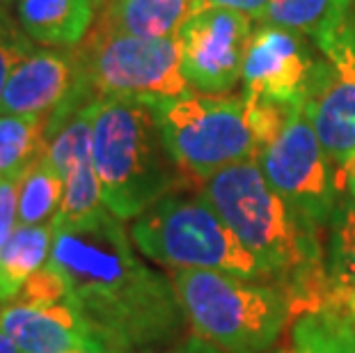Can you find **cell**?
Wrapping results in <instances>:
<instances>
[{"label":"cell","mask_w":355,"mask_h":353,"mask_svg":"<svg viewBox=\"0 0 355 353\" xmlns=\"http://www.w3.org/2000/svg\"><path fill=\"white\" fill-rule=\"evenodd\" d=\"M49 264L64 277L94 340L128 353H147L181 333L186 317L172 277L135 255L124 221L108 209L55 227Z\"/></svg>","instance_id":"obj_1"},{"label":"cell","mask_w":355,"mask_h":353,"mask_svg":"<svg viewBox=\"0 0 355 353\" xmlns=\"http://www.w3.org/2000/svg\"><path fill=\"white\" fill-rule=\"evenodd\" d=\"M202 195L257 259L266 277L286 282L293 312L326 307L330 277L319 280L321 248L316 230L296 216L263 177L259 163L241 161L204 182Z\"/></svg>","instance_id":"obj_2"},{"label":"cell","mask_w":355,"mask_h":353,"mask_svg":"<svg viewBox=\"0 0 355 353\" xmlns=\"http://www.w3.org/2000/svg\"><path fill=\"white\" fill-rule=\"evenodd\" d=\"M92 165L105 209L122 221H135L191 182L165 145L154 103L128 96L96 99Z\"/></svg>","instance_id":"obj_3"},{"label":"cell","mask_w":355,"mask_h":353,"mask_svg":"<svg viewBox=\"0 0 355 353\" xmlns=\"http://www.w3.org/2000/svg\"><path fill=\"white\" fill-rule=\"evenodd\" d=\"M170 277L188 326L223 353H266L293 314L289 294L275 284L193 268Z\"/></svg>","instance_id":"obj_4"},{"label":"cell","mask_w":355,"mask_h":353,"mask_svg":"<svg viewBox=\"0 0 355 353\" xmlns=\"http://www.w3.org/2000/svg\"><path fill=\"white\" fill-rule=\"evenodd\" d=\"M135 248L172 271H220L261 280L266 277L257 259L216 214L207 198L168 195L135 218L131 227Z\"/></svg>","instance_id":"obj_5"},{"label":"cell","mask_w":355,"mask_h":353,"mask_svg":"<svg viewBox=\"0 0 355 353\" xmlns=\"http://www.w3.org/2000/svg\"><path fill=\"white\" fill-rule=\"evenodd\" d=\"M71 53L78 80L94 99L128 96L154 103L191 92L181 74L179 35L133 37L92 24Z\"/></svg>","instance_id":"obj_6"},{"label":"cell","mask_w":355,"mask_h":353,"mask_svg":"<svg viewBox=\"0 0 355 353\" xmlns=\"http://www.w3.org/2000/svg\"><path fill=\"white\" fill-rule=\"evenodd\" d=\"M163 140L181 172L207 182L234 163L257 159L243 96L188 92L154 101Z\"/></svg>","instance_id":"obj_7"},{"label":"cell","mask_w":355,"mask_h":353,"mask_svg":"<svg viewBox=\"0 0 355 353\" xmlns=\"http://www.w3.org/2000/svg\"><path fill=\"white\" fill-rule=\"evenodd\" d=\"M257 163L286 205L309 227L319 230L337 214V184L344 182L342 170H332L330 156L316 136L305 103L268 147L257 152Z\"/></svg>","instance_id":"obj_8"},{"label":"cell","mask_w":355,"mask_h":353,"mask_svg":"<svg viewBox=\"0 0 355 353\" xmlns=\"http://www.w3.org/2000/svg\"><path fill=\"white\" fill-rule=\"evenodd\" d=\"M0 328L21 353H69L92 337L64 277L51 264L40 268L17 296L0 305Z\"/></svg>","instance_id":"obj_9"},{"label":"cell","mask_w":355,"mask_h":353,"mask_svg":"<svg viewBox=\"0 0 355 353\" xmlns=\"http://www.w3.org/2000/svg\"><path fill=\"white\" fill-rule=\"evenodd\" d=\"M252 17L234 10L195 12L179 30L181 74L207 94H225L243 74L252 37Z\"/></svg>","instance_id":"obj_10"},{"label":"cell","mask_w":355,"mask_h":353,"mask_svg":"<svg viewBox=\"0 0 355 353\" xmlns=\"http://www.w3.org/2000/svg\"><path fill=\"white\" fill-rule=\"evenodd\" d=\"M305 89V110L326 154L339 168L355 152V17L323 49Z\"/></svg>","instance_id":"obj_11"},{"label":"cell","mask_w":355,"mask_h":353,"mask_svg":"<svg viewBox=\"0 0 355 353\" xmlns=\"http://www.w3.org/2000/svg\"><path fill=\"white\" fill-rule=\"evenodd\" d=\"M312 58L296 33L268 26L252 30L243 74L245 94H263L275 99L303 101L307 80L314 69Z\"/></svg>","instance_id":"obj_12"},{"label":"cell","mask_w":355,"mask_h":353,"mask_svg":"<svg viewBox=\"0 0 355 353\" xmlns=\"http://www.w3.org/2000/svg\"><path fill=\"white\" fill-rule=\"evenodd\" d=\"M78 69L73 53L33 49L19 60L3 94V112L51 117L76 89Z\"/></svg>","instance_id":"obj_13"},{"label":"cell","mask_w":355,"mask_h":353,"mask_svg":"<svg viewBox=\"0 0 355 353\" xmlns=\"http://www.w3.org/2000/svg\"><path fill=\"white\" fill-rule=\"evenodd\" d=\"M99 0H17L21 30L44 46H78L94 24Z\"/></svg>","instance_id":"obj_14"},{"label":"cell","mask_w":355,"mask_h":353,"mask_svg":"<svg viewBox=\"0 0 355 353\" xmlns=\"http://www.w3.org/2000/svg\"><path fill=\"white\" fill-rule=\"evenodd\" d=\"M193 14V0H101L94 24L133 37H177Z\"/></svg>","instance_id":"obj_15"},{"label":"cell","mask_w":355,"mask_h":353,"mask_svg":"<svg viewBox=\"0 0 355 353\" xmlns=\"http://www.w3.org/2000/svg\"><path fill=\"white\" fill-rule=\"evenodd\" d=\"M355 17V0H270L261 24L312 37L321 51Z\"/></svg>","instance_id":"obj_16"},{"label":"cell","mask_w":355,"mask_h":353,"mask_svg":"<svg viewBox=\"0 0 355 353\" xmlns=\"http://www.w3.org/2000/svg\"><path fill=\"white\" fill-rule=\"evenodd\" d=\"M53 234V223L17 225L0 250V305L12 300L30 277L49 264Z\"/></svg>","instance_id":"obj_17"},{"label":"cell","mask_w":355,"mask_h":353,"mask_svg":"<svg viewBox=\"0 0 355 353\" xmlns=\"http://www.w3.org/2000/svg\"><path fill=\"white\" fill-rule=\"evenodd\" d=\"M44 115H10L0 112V179L21 177L46 154Z\"/></svg>","instance_id":"obj_18"},{"label":"cell","mask_w":355,"mask_h":353,"mask_svg":"<svg viewBox=\"0 0 355 353\" xmlns=\"http://www.w3.org/2000/svg\"><path fill=\"white\" fill-rule=\"evenodd\" d=\"M96 99L87 106L73 110L62 122L46 133V154L44 159L60 177H69L80 165L92 163V124Z\"/></svg>","instance_id":"obj_19"},{"label":"cell","mask_w":355,"mask_h":353,"mask_svg":"<svg viewBox=\"0 0 355 353\" xmlns=\"http://www.w3.org/2000/svg\"><path fill=\"white\" fill-rule=\"evenodd\" d=\"M64 179L46 163L37 161L19 179L17 218L19 225H46L55 221L62 205Z\"/></svg>","instance_id":"obj_20"},{"label":"cell","mask_w":355,"mask_h":353,"mask_svg":"<svg viewBox=\"0 0 355 353\" xmlns=\"http://www.w3.org/2000/svg\"><path fill=\"white\" fill-rule=\"evenodd\" d=\"M291 353H355L344 319L330 310L309 312L293 324Z\"/></svg>","instance_id":"obj_21"},{"label":"cell","mask_w":355,"mask_h":353,"mask_svg":"<svg viewBox=\"0 0 355 353\" xmlns=\"http://www.w3.org/2000/svg\"><path fill=\"white\" fill-rule=\"evenodd\" d=\"M103 193L99 177L94 172L92 163L80 165L78 170H73L69 177H64V195L62 205L55 216L53 225L62 227V225H76L87 221V218L103 212Z\"/></svg>","instance_id":"obj_22"},{"label":"cell","mask_w":355,"mask_h":353,"mask_svg":"<svg viewBox=\"0 0 355 353\" xmlns=\"http://www.w3.org/2000/svg\"><path fill=\"white\" fill-rule=\"evenodd\" d=\"M243 101L257 152L282 136L286 126L291 124V119L296 117L300 106H303V101L275 99V96L263 94H243Z\"/></svg>","instance_id":"obj_23"},{"label":"cell","mask_w":355,"mask_h":353,"mask_svg":"<svg viewBox=\"0 0 355 353\" xmlns=\"http://www.w3.org/2000/svg\"><path fill=\"white\" fill-rule=\"evenodd\" d=\"M328 246V277L330 284L346 287L355 284V209L344 205L332 216Z\"/></svg>","instance_id":"obj_24"},{"label":"cell","mask_w":355,"mask_h":353,"mask_svg":"<svg viewBox=\"0 0 355 353\" xmlns=\"http://www.w3.org/2000/svg\"><path fill=\"white\" fill-rule=\"evenodd\" d=\"M28 49L30 42L12 26L10 17L0 19V108H3V94L7 80H10V74L19 60L26 55Z\"/></svg>","instance_id":"obj_25"},{"label":"cell","mask_w":355,"mask_h":353,"mask_svg":"<svg viewBox=\"0 0 355 353\" xmlns=\"http://www.w3.org/2000/svg\"><path fill=\"white\" fill-rule=\"evenodd\" d=\"M19 179H0V250L7 243V239L12 236V232L17 230L19 218H17V202H19Z\"/></svg>","instance_id":"obj_26"},{"label":"cell","mask_w":355,"mask_h":353,"mask_svg":"<svg viewBox=\"0 0 355 353\" xmlns=\"http://www.w3.org/2000/svg\"><path fill=\"white\" fill-rule=\"evenodd\" d=\"M270 0H193V12L202 10H234L241 14H248L252 19H261V14L266 12Z\"/></svg>","instance_id":"obj_27"},{"label":"cell","mask_w":355,"mask_h":353,"mask_svg":"<svg viewBox=\"0 0 355 353\" xmlns=\"http://www.w3.org/2000/svg\"><path fill=\"white\" fill-rule=\"evenodd\" d=\"M147 353H223L218 347H214L211 342L202 340L200 335H193V337H186L177 344H170L165 349H154V351H147Z\"/></svg>","instance_id":"obj_28"},{"label":"cell","mask_w":355,"mask_h":353,"mask_svg":"<svg viewBox=\"0 0 355 353\" xmlns=\"http://www.w3.org/2000/svg\"><path fill=\"white\" fill-rule=\"evenodd\" d=\"M69 353H128V351H122V349H115V347H108V344H103L99 340H94V337H89V340L83 344V347L73 349Z\"/></svg>","instance_id":"obj_29"},{"label":"cell","mask_w":355,"mask_h":353,"mask_svg":"<svg viewBox=\"0 0 355 353\" xmlns=\"http://www.w3.org/2000/svg\"><path fill=\"white\" fill-rule=\"evenodd\" d=\"M342 172H344L346 184H355V152L349 156V159L344 161V165H342Z\"/></svg>","instance_id":"obj_30"},{"label":"cell","mask_w":355,"mask_h":353,"mask_svg":"<svg viewBox=\"0 0 355 353\" xmlns=\"http://www.w3.org/2000/svg\"><path fill=\"white\" fill-rule=\"evenodd\" d=\"M0 353H21L17 349V344L12 342V337L7 335L3 328H0Z\"/></svg>","instance_id":"obj_31"},{"label":"cell","mask_w":355,"mask_h":353,"mask_svg":"<svg viewBox=\"0 0 355 353\" xmlns=\"http://www.w3.org/2000/svg\"><path fill=\"white\" fill-rule=\"evenodd\" d=\"M346 191L351 195V207L355 209V184H346Z\"/></svg>","instance_id":"obj_32"},{"label":"cell","mask_w":355,"mask_h":353,"mask_svg":"<svg viewBox=\"0 0 355 353\" xmlns=\"http://www.w3.org/2000/svg\"><path fill=\"white\" fill-rule=\"evenodd\" d=\"M344 324H346V330H349L351 337H353V342H355V321H346L344 319Z\"/></svg>","instance_id":"obj_33"},{"label":"cell","mask_w":355,"mask_h":353,"mask_svg":"<svg viewBox=\"0 0 355 353\" xmlns=\"http://www.w3.org/2000/svg\"><path fill=\"white\" fill-rule=\"evenodd\" d=\"M5 17H7V12H5V10H0V19H5Z\"/></svg>","instance_id":"obj_34"},{"label":"cell","mask_w":355,"mask_h":353,"mask_svg":"<svg viewBox=\"0 0 355 353\" xmlns=\"http://www.w3.org/2000/svg\"><path fill=\"white\" fill-rule=\"evenodd\" d=\"M273 353H291V351H273Z\"/></svg>","instance_id":"obj_35"},{"label":"cell","mask_w":355,"mask_h":353,"mask_svg":"<svg viewBox=\"0 0 355 353\" xmlns=\"http://www.w3.org/2000/svg\"><path fill=\"white\" fill-rule=\"evenodd\" d=\"M99 3H101V0H99Z\"/></svg>","instance_id":"obj_36"}]
</instances>
